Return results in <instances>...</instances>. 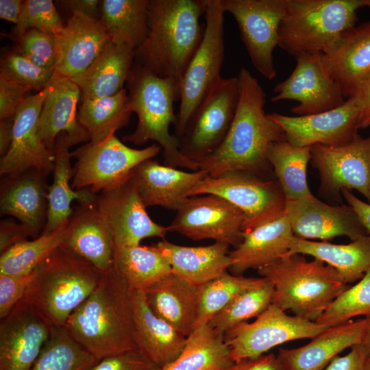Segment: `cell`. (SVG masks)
Here are the masks:
<instances>
[{
    "mask_svg": "<svg viewBox=\"0 0 370 370\" xmlns=\"http://www.w3.org/2000/svg\"><path fill=\"white\" fill-rule=\"evenodd\" d=\"M0 211L25 225L32 238L38 237L45 227L48 210L47 175L34 169L3 176Z\"/></svg>",
    "mask_w": 370,
    "mask_h": 370,
    "instance_id": "603a6c76",
    "label": "cell"
},
{
    "mask_svg": "<svg viewBox=\"0 0 370 370\" xmlns=\"http://www.w3.org/2000/svg\"><path fill=\"white\" fill-rule=\"evenodd\" d=\"M114 267L134 290L145 291L171 273L156 244L114 246Z\"/></svg>",
    "mask_w": 370,
    "mask_h": 370,
    "instance_id": "74e56055",
    "label": "cell"
},
{
    "mask_svg": "<svg viewBox=\"0 0 370 370\" xmlns=\"http://www.w3.org/2000/svg\"><path fill=\"white\" fill-rule=\"evenodd\" d=\"M295 235L285 212L277 218L243 232V240L230 251L232 274L241 275L284 257Z\"/></svg>",
    "mask_w": 370,
    "mask_h": 370,
    "instance_id": "4316f807",
    "label": "cell"
},
{
    "mask_svg": "<svg viewBox=\"0 0 370 370\" xmlns=\"http://www.w3.org/2000/svg\"><path fill=\"white\" fill-rule=\"evenodd\" d=\"M225 13L220 0H207L203 37L180 82V104L175 123L179 140L194 112L221 77Z\"/></svg>",
    "mask_w": 370,
    "mask_h": 370,
    "instance_id": "ba28073f",
    "label": "cell"
},
{
    "mask_svg": "<svg viewBox=\"0 0 370 370\" xmlns=\"http://www.w3.org/2000/svg\"><path fill=\"white\" fill-rule=\"evenodd\" d=\"M64 26L52 1L25 0L22 2L18 22L11 36L16 40L27 30L34 29L56 36Z\"/></svg>",
    "mask_w": 370,
    "mask_h": 370,
    "instance_id": "bcb514c9",
    "label": "cell"
},
{
    "mask_svg": "<svg viewBox=\"0 0 370 370\" xmlns=\"http://www.w3.org/2000/svg\"><path fill=\"white\" fill-rule=\"evenodd\" d=\"M75 145L65 133L60 134L54 148L53 182L49 187L48 210L45 227L42 233H49L64 227L73 212L71 202L79 204L92 202L97 195L88 190H75L69 182L73 176L71 153L69 149Z\"/></svg>",
    "mask_w": 370,
    "mask_h": 370,
    "instance_id": "836d02e7",
    "label": "cell"
},
{
    "mask_svg": "<svg viewBox=\"0 0 370 370\" xmlns=\"http://www.w3.org/2000/svg\"><path fill=\"white\" fill-rule=\"evenodd\" d=\"M341 195L355 211L367 234H370V204L360 199L350 190L343 189Z\"/></svg>",
    "mask_w": 370,
    "mask_h": 370,
    "instance_id": "9f6ffc18",
    "label": "cell"
},
{
    "mask_svg": "<svg viewBox=\"0 0 370 370\" xmlns=\"http://www.w3.org/2000/svg\"><path fill=\"white\" fill-rule=\"evenodd\" d=\"M225 12L235 18L251 64L262 76H276L273 51L286 0H220Z\"/></svg>",
    "mask_w": 370,
    "mask_h": 370,
    "instance_id": "4fadbf2b",
    "label": "cell"
},
{
    "mask_svg": "<svg viewBox=\"0 0 370 370\" xmlns=\"http://www.w3.org/2000/svg\"><path fill=\"white\" fill-rule=\"evenodd\" d=\"M127 106L138 116L134 132L123 139L136 145L153 140L162 149L164 164L174 168L199 169V164L185 157L180 140L169 128L176 123L173 104L180 100V82L162 78L134 63L127 79Z\"/></svg>",
    "mask_w": 370,
    "mask_h": 370,
    "instance_id": "277c9868",
    "label": "cell"
},
{
    "mask_svg": "<svg viewBox=\"0 0 370 370\" xmlns=\"http://www.w3.org/2000/svg\"><path fill=\"white\" fill-rule=\"evenodd\" d=\"M136 347L99 360L91 370H162Z\"/></svg>",
    "mask_w": 370,
    "mask_h": 370,
    "instance_id": "681fc988",
    "label": "cell"
},
{
    "mask_svg": "<svg viewBox=\"0 0 370 370\" xmlns=\"http://www.w3.org/2000/svg\"><path fill=\"white\" fill-rule=\"evenodd\" d=\"M261 278H246L229 273L221 276L198 288V309L195 327L207 324L238 295L257 284Z\"/></svg>",
    "mask_w": 370,
    "mask_h": 370,
    "instance_id": "ee69618b",
    "label": "cell"
},
{
    "mask_svg": "<svg viewBox=\"0 0 370 370\" xmlns=\"http://www.w3.org/2000/svg\"><path fill=\"white\" fill-rule=\"evenodd\" d=\"M14 116L0 122V155L3 156L9 150L13 133Z\"/></svg>",
    "mask_w": 370,
    "mask_h": 370,
    "instance_id": "94428289",
    "label": "cell"
},
{
    "mask_svg": "<svg viewBox=\"0 0 370 370\" xmlns=\"http://www.w3.org/2000/svg\"><path fill=\"white\" fill-rule=\"evenodd\" d=\"M88 143L71 152L76 159L71 186L75 190H88L95 195L127 181L134 169L151 159L162 148L153 144L141 149L125 145L114 135Z\"/></svg>",
    "mask_w": 370,
    "mask_h": 370,
    "instance_id": "9c48e42d",
    "label": "cell"
},
{
    "mask_svg": "<svg viewBox=\"0 0 370 370\" xmlns=\"http://www.w3.org/2000/svg\"><path fill=\"white\" fill-rule=\"evenodd\" d=\"M273 294L274 288L271 282L261 277L257 284L238 295L208 324L215 332L224 336L234 327L262 314L272 304Z\"/></svg>",
    "mask_w": 370,
    "mask_h": 370,
    "instance_id": "b9f144b4",
    "label": "cell"
},
{
    "mask_svg": "<svg viewBox=\"0 0 370 370\" xmlns=\"http://www.w3.org/2000/svg\"><path fill=\"white\" fill-rule=\"evenodd\" d=\"M30 90L29 88L0 74V120L14 117L26 98L25 93Z\"/></svg>",
    "mask_w": 370,
    "mask_h": 370,
    "instance_id": "816d5d0a",
    "label": "cell"
},
{
    "mask_svg": "<svg viewBox=\"0 0 370 370\" xmlns=\"http://www.w3.org/2000/svg\"><path fill=\"white\" fill-rule=\"evenodd\" d=\"M364 370H370V358L367 357L365 363Z\"/></svg>",
    "mask_w": 370,
    "mask_h": 370,
    "instance_id": "be15d7a7",
    "label": "cell"
},
{
    "mask_svg": "<svg viewBox=\"0 0 370 370\" xmlns=\"http://www.w3.org/2000/svg\"><path fill=\"white\" fill-rule=\"evenodd\" d=\"M53 328L33 306L21 300L0 321V370H30Z\"/></svg>",
    "mask_w": 370,
    "mask_h": 370,
    "instance_id": "d6986e66",
    "label": "cell"
},
{
    "mask_svg": "<svg viewBox=\"0 0 370 370\" xmlns=\"http://www.w3.org/2000/svg\"><path fill=\"white\" fill-rule=\"evenodd\" d=\"M132 288L113 267L69 317L64 328L97 360L136 347Z\"/></svg>",
    "mask_w": 370,
    "mask_h": 370,
    "instance_id": "3957f363",
    "label": "cell"
},
{
    "mask_svg": "<svg viewBox=\"0 0 370 370\" xmlns=\"http://www.w3.org/2000/svg\"><path fill=\"white\" fill-rule=\"evenodd\" d=\"M97 361L64 327H54L30 370H91Z\"/></svg>",
    "mask_w": 370,
    "mask_h": 370,
    "instance_id": "60d3db41",
    "label": "cell"
},
{
    "mask_svg": "<svg viewBox=\"0 0 370 370\" xmlns=\"http://www.w3.org/2000/svg\"><path fill=\"white\" fill-rule=\"evenodd\" d=\"M81 95L78 86L70 79L54 75L49 82L38 132L51 151L53 152L56 140L62 133L66 134L75 145L90 141L88 132L77 119V106Z\"/></svg>",
    "mask_w": 370,
    "mask_h": 370,
    "instance_id": "d4e9b609",
    "label": "cell"
},
{
    "mask_svg": "<svg viewBox=\"0 0 370 370\" xmlns=\"http://www.w3.org/2000/svg\"><path fill=\"white\" fill-rule=\"evenodd\" d=\"M365 318L328 328L306 345L280 349L278 356L287 370H325L339 353L362 342Z\"/></svg>",
    "mask_w": 370,
    "mask_h": 370,
    "instance_id": "f1b7e54d",
    "label": "cell"
},
{
    "mask_svg": "<svg viewBox=\"0 0 370 370\" xmlns=\"http://www.w3.org/2000/svg\"><path fill=\"white\" fill-rule=\"evenodd\" d=\"M55 69L41 68L14 49L3 53L0 74L31 90H42L49 84Z\"/></svg>",
    "mask_w": 370,
    "mask_h": 370,
    "instance_id": "7dc6e473",
    "label": "cell"
},
{
    "mask_svg": "<svg viewBox=\"0 0 370 370\" xmlns=\"http://www.w3.org/2000/svg\"><path fill=\"white\" fill-rule=\"evenodd\" d=\"M206 5L207 0H149V32L134 51V63L180 82L201 41Z\"/></svg>",
    "mask_w": 370,
    "mask_h": 370,
    "instance_id": "7a4b0ae2",
    "label": "cell"
},
{
    "mask_svg": "<svg viewBox=\"0 0 370 370\" xmlns=\"http://www.w3.org/2000/svg\"><path fill=\"white\" fill-rule=\"evenodd\" d=\"M207 175L202 169L186 172L149 159L134 169L131 178L146 207L177 211Z\"/></svg>",
    "mask_w": 370,
    "mask_h": 370,
    "instance_id": "cb8c5ba5",
    "label": "cell"
},
{
    "mask_svg": "<svg viewBox=\"0 0 370 370\" xmlns=\"http://www.w3.org/2000/svg\"><path fill=\"white\" fill-rule=\"evenodd\" d=\"M21 0H0V18L16 25L22 8Z\"/></svg>",
    "mask_w": 370,
    "mask_h": 370,
    "instance_id": "91938a15",
    "label": "cell"
},
{
    "mask_svg": "<svg viewBox=\"0 0 370 370\" xmlns=\"http://www.w3.org/2000/svg\"><path fill=\"white\" fill-rule=\"evenodd\" d=\"M131 301L136 347L162 368L180 355L186 336L152 311L143 291L132 289Z\"/></svg>",
    "mask_w": 370,
    "mask_h": 370,
    "instance_id": "83f0119b",
    "label": "cell"
},
{
    "mask_svg": "<svg viewBox=\"0 0 370 370\" xmlns=\"http://www.w3.org/2000/svg\"><path fill=\"white\" fill-rule=\"evenodd\" d=\"M94 201L73 210L62 245L104 273L114 267V243Z\"/></svg>",
    "mask_w": 370,
    "mask_h": 370,
    "instance_id": "484cf974",
    "label": "cell"
},
{
    "mask_svg": "<svg viewBox=\"0 0 370 370\" xmlns=\"http://www.w3.org/2000/svg\"><path fill=\"white\" fill-rule=\"evenodd\" d=\"M226 370H287L280 357L273 353L235 362Z\"/></svg>",
    "mask_w": 370,
    "mask_h": 370,
    "instance_id": "11a10c76",
    "label": "cell"
},
{
    "mask_svg": "<svg viewBox=\"0 0 370 370\" xmlns=\"http://www.w3.org/2000/svg\"><path fill=\"white\" fill-rule=\"evenodd\" d=\"M32 237L29 230L23 223H17L13 218L1 221L0 251L1 254L22 241Z\"/></svg>",
    "mask_w": 370,
    "mask_h": 370,
    "instance_id": "f5cc1de1",
    "label": "cell"
},
{
    "mask_svg": "<svg viewBox=\"0 0 370 370\" xmlns=\"http://www.w3.org/2000/svg\"><path fill=\"white\" fill-rule=\"evenodd\" d=\"M156 245L171 266V272L198 286L221 276L231 264L230 245L222 242L188 247L164 239Z\"/></svg>",
    "mask_w": 370,
    "mask_h": 370,
    "instance_id": "1f68e13d",
    "label": "cell"
},
{
    "mask_svg": "<svg viewBox=\"0 0 370 370\" xmlns=\"http://www.w3.org/2000/svg\"><path fill=\"white\" fill-rule=\"evenodd\" d=\"M284 212L294 235L301 238L328 241L347 236L352 241L368 235L348 204L332 206L312 195L286 201Z\"/></svg>",
    "mask_w": 370,
    "mask_h": 370,
    "instance_id": "44dd1931",
    "label": "cell"
},
{
    "mask_svg": "<svg viewBox=\"0 0 370 370\" xmlns=\"http://www.w3.org/2000/svg\"><path fill=\"white\" fill-rule=\"evenodd\" d=\"M15 41L14 49L18 53L41 68L56 69L58 53L54 35L32 29Z\"/></svg>",
    "mask_w": 370,
    "mask_h": 370,
    "instance_id": "c3c4849f",
    "label": "cell"
},
{
    "mask_svg": "<svg viewBox=\"0 0 370 370\" xmlns=\"http://www.w3.org/2000/svg\"><path fill=\"white\" fill-rule=\"evenodd\" d=\"M239 98L237 77H222L194 112L180 139L182 153L200 164L224 140L233 121Z\"/></svg>",
    "mask_w": 370,
    "mask_h": 370,
    "instance_id": "8fae6325",
    "label": "cell"
},
{
    "mask_svg": "<svg viewBox=\"0 0 370 370\" xmlns=\"http://www.w3.org/2000/svg\"><path fill=\"white\" fill-rule=\"evenodd\" d=\"M202 195L221 197L239 209L244 217L243 232L283 214L286 202L276 180L245 171H230L214 177L207 175L190 197Z\"/></svg>",
    "mask_w": 370,
    "mask_h": 370,
    "instance_id": "30bf717a",
    "label": "cell"
},
{
    "mask_svg": "<svg viewBox=\"0 0 370 370\" xmlns=\"http://www.w3.org/2000/svg\"><path fill=\"white\" fill-rule=\"evenodd\" d=\"M33 271L22 275H0V319L23 299Z\"/></svg>",
    "mask_w": 370,
    "mask_h": 370,
    "instance_id": "f907efd6",
    "label": "cell"
},
{
    "mask_svg": "<svg viewBox=\"0 0 370 370\" xmlns=\"http://www.w3.org/2000/svg\"><path fill=\"white\" fill-rule=\"evenodd\" d=\"M364 318L365 326L362 344L366 349L367 357L370 358V316Z\"/></svg>",
    "mask_w": 370,
    "mask_h": 370,
    "instance_id": "6125c7cd",
    "label": "cell"
},
{
    "mask_svg": "<svg viewBox=\"0 0 370 370\" xmlns=\"http://www.w3.org/2000/svg\"><path fill=\"white\" fill-rule=\"evenodd\" d=\"M301 254L285 256L258 269L273 286V304L284 311L317 321L349 286L330 265Z\"/></svg>",
    "mask_w": 370,
    "mask_h": 370,
    "instance_id": "8992f818",
    "label": "cell"
},
{
    "mask_svg": "<svg viewBox=\"0 0 370 370\" xmlns=\"http://www.w3.org/2000/svg\"><path fill=\"white\" fill-rule=\"evenodd\" d=\"M103 272L62 245L33 271L23 300L53 326L69 317L93 292Z\"/></svg>",
    "mask_w": 370,
    "mask_h": 370,
    "instance_id": "5b68a950",
    "label": "cell"
},
{
    "mask_svg": "<svg viewBox=\"0 0 370 370\" xmlns=\"http://www.w3.org/2000/svg\"><path fill=\"white\" fill-rule=\"evenodd\" d=\"M198 288L171 272L143 291L152 311L187 337L195 327Z\"/></svg>",
    "mask_w": 370,
    "mask_h": 370,
    "instance_id": "4dcf8cb0",
    "label": "cell"
},
{
    "mask_svg": "<svg viewBox=\"0 0 370 370\" xmlns=\"http://www.w3.org/2000/svg\"><path fill=\"white\" fill-rule=\"evenodd\" d=\"M295 57L290 75L274 88L271 101L294 100L291 108L297 116L323 112L341 106L346 100L320 53H303Z\"/></svg>",
    "mask_w": 370,
    "mask_h": 370,
    "instance_id": "5bb4252c",
    "label": "cell"
},
{
    "mask_svg": "<svg viewBox=\"0 0 370 370\" xmlns=\"http://www.w3.org/2000/svg\"><path fill=\"white\" fill-rule=\"evenodd\" d=\"M188 197L177 209L168 232H177L193 241L212 239L229 245L243 240L242 212L225 199L214 195Z\"/></svg>",
    "mask_w": 370,
    "mask_h": 370,
    "instance_id": "e0dca14e",
    "label": "cell"
},
{
    "mask_svg": "<svg viewBox=\"0 0 370 370\" xmlns=\"http://www.w3.org/2000/svg\"><path fill=\"white\" fill-rule=\"evenodd\" d=\"M308 255L333 267L349 284L360 280L370 269V234L348 244L313 241L295 236L286 256Z\"/></svg>",
    "mask_w": 370,
    "mask_h": 370,
    "instance_id": "e575fe53",
    "label": "cell"
},
{
    "mask_svg": "<svg viewBox=\"0 0 370 370\" xmlns=\"http://www.w3.org/2000/svg\"><path fill=\"white\" fill-rule=\"evenodd\" d=\"M56 38L58 59L54 75L66 79L84 71L111 41L101 20L77 11Z\"/></svg>",
    "mask_w": 370,
    "mask_h": 370,
    "instance_id": "7402d4cb",
    "label": "cell"
},
{
    "mask_svg": "<svg viewBox=\"0 0 370 370\" xmlns=\"http://www.w3.org/2000/svg\"><path fill=\"white\" fill-rule=\"evenodd\" d=\"M370 0H286L278 46L288 54L327 53L356 26Z\"/></svg>",
    "mask_w": 370,
    "mask_h": 370,
    "instance_id": "52a82bcc",
    "label": "cell"
},
{
    "mask_svg": "<svg viewBox=\"0 0 370 370\" xmlns=\"http://www.w3.org/2000/svg\"><path fill=\"white\" fill-rule=\"evenodd\" d=\"M360 112V98L356 93L341 106L323 112L295 116L277 112L268 115L293 145L336 147L351 142L358 135Z\"/></svg>",
    "mask_w": 370,
    "mask_h": 370,
    "instance_id": "2e32d148",
    "label": "cell"
},
{
    "mask_svg": "<svg viewBox=\"0 0 370 370\" xmlns=\"http://www.w3.org/2000/svg\"><path fill=\"white\" fill-rule=\"evenodd\" d=\"M134 51L110 41L84 71L70 79L79 88L82 101L112 96L122 90L134 63Z\"/></svg>",
    "mask_w": 370,
    "mask_h": 370,
    "instance_id": "d6a6232c",
    "label": "cell"
},
{
    "mask_svg": "<svg viewBox=\"0 0 370 370\" xmlns=\"http://www.w3.org/2000/svg\"><path fill=\"white\" fill-rule=\"evenodd\" d=\"M149 0H103L101 1V21L111 42L138 48L149 32Z\"/></svg>",
    "mask_w": 370,
    "mask_h": 370,
    "instance_id": "8d00e7d4",
    "label": "cell"
},
{
    "mask_svg": "<svg viewBox=\"0 0 370 370\" xmlns=\"http://www.w3.org/2000/svg\"><path fill=\"white\" fill-rule=\"evenodd\" d=\"M48 91L49 84L38 93L27 97L17 109L10 147L0 160L1 176L32 169L47 175L53 172L54 153L48 149L38 132L39 117Z\"/></svg>",
    "mask_w": 370,
    "mask_h": 370,
    "instance_id": "ffe728a7",
    "label": "cell"
},
{
    "mask_svg": "<svg viewBox=\"0 0 370 370\" xmlns=\"http://www.w3.org/2000/svg\"><path fill=\"white\" fill-rule=\"evenodd\" d=\"M367 355L362 343L351 347V351L343 356H337L325 370H364Z\"/></svg>",
    "mask_w": 370,
    "mask_h": 370,
    "instance_id": "db71d44e",
    "label": "cell"
},
{
    "mask_svg": "<svg viewBox=\"0 0 370 370\" xmlns=\"http://www.w3.org/2000/svg\"><path fill=\"white\" fill-rule=\"evenodd\" d=\"M310 162L320 177V190L341 199L343 189H354L370 204V136L358 135L336 147L311 146Z\"/></svg>",
    "mask_w": 370,
    "mask_h": 370,
    "instance_id": "9a60e30c",
    "label": "cell"
},
{
    "mask_svg": "<svg viewBox=\"0 0 370 370\" xmlns=\"http://www.w3.org/2000/svg\"><path fill=\"white\" fill-rule=\"evenodd\" d=\"M311 147L295 146L286 139L273 143L267 160L286 201L312 196L307 181V166L311 159Z\"/></svg>",
    "mask_w": 370,
    "mask_h": 370,
    "instance_id": "f35d334b",
    "label": "cell"
},
{
    "mask_svg": "<svg viewBox=\"0 0 370 370\" xmlns=\"http://www.w3.org/2000/svg\"><path fill=\"white\" fill-rule=\"evenodd\" d=\"M72 12H79L90 18L100 20L101 10L98 0H66L61 1Z\"/></svg>",
    "mask_w": 370,
    "mask_h": 370,
    "instance_id": "6f0895ef",
    "label": "cell"
},
{
    "mask_svg": "<svg viewBox=\"0 0 370 370\" xmlns=\"http://www.w3.org/2000/svg\"><path fill=\"white\" fill-rule=\"evenodd\" d=\"M324 325L291 316L271 304L253 322L241 323L224 334L234 362L256 358L284 343L313 338L327 329Z\"/></svg>",
    "mask_w": 370,
    "mask_h": 370,
    "instance_id": "7c38bea8",
    "label": "cell"
},
{
    "mask_svg": "<svg viewBox=\"0 0 370 370\" xmlns=\"http://www.w3.org/2000/svg\"><path fill=\"white\" fill-rule=\"evenodd\" d=\"M323 58L345 99L355 95L370 76V21L346 32Z\"/></svg>",
    "mask_w": 370,
    "mask_h": 370,
    "instance_id": "f546056e",
    "label": "cell"
},
{
    "mask_svg": "<svg viewBox=\"0 0 370 370\" xmlns=\"http://www.w3.org/2000/svg\"><path fill=\"white\" fill-rule=\"evenodd\" d=\"M370 316V269L358 282L342 292L316 321L328 328Z\"/></svg>",
    "mask_w": 370,
    "mask_h": 370,
    "instance_id": "f6af8a7d",
    "label": "cell"
},
{
    "mask_svg": "<svg viewBox=\"0 0 370 370\" xmlns=\"http://www.w3.org/2000/svg\"><path fill=\"white\" fill-rule=\"evenodd\" d=\"M66 227L42 233L30 241H22L1 253L0 275H22L33 271L62 244Z\"/></svg>",
    "mask_w": 370,
    "mask_h": 370,
    "instance_id": "7bdbcfd3",
    "label": "cell"
},
{
    "mask_svg": "<svg viewBox=\"0 0 370 370\" xmlns=\"http://www.w3.org/2000/svg\"><path fill=\"white\" fill-rule=\"evenodd\" d=\"M356 93L359 95L361 102L358 128L365 129L370 126V76Z\"/></svg>",
    "mask_w": 370,
    "mask_h": 370,
    "instance_id": "680465c9",
    "label": "cell"
},
{
    "mask_svg": "<svg viewBox=\"0 0 370 370\" xmlns=\"http://www.w3.org/2000/svg\"><path fill=\"white\" fill-rule=\"evenodd\" d=\"M95 204L112 236L114 246L140 245L146 238H164L167 227L153 221L131 177L97 195Z\"/></svg>",
    "mask_w": 370,
    "mask_h": 370,
    "instance_id": "ac0fdd59",
    "label": "cell"
},
{
    "mask_svg": "<svg viewBox=\"0 0 370 370\" xmlns=\"http://www.w3.org/2000/svg\"><path fill=\"white\" fill-rule=\"evenodd\" d=\"M127 98L123 88L112 96L82 101L77 119L88 132L90 142L101 141L128 124L132 112Z\"/></svg>",
    "mask_w": 370,
    "mask_h": 370,
    "instance_id": "ab89813d",
    "label": "cell"
},
{
    "mask_svg": "<svg viewBox=\"0 0 370 370\" xmlns=\"http://www.w3.org/2000/svg\"><path fill=\"white\" fill-rule=\"evenodd\" d=\"M239 98L230 128L223 143L199 164L210 177L245 171L263 177L269 163L267 153L275 142L286 139L281 127L264 111L265 92L246 68L237 75Z\"/></svg>",
    "mask_w": 370,
    "mask_h": 370,
    "instance_id": "6da1fadb",
    "label": "cell"
},
{
    "mask_svg": "<svg viewBox=\"0 0 370 370\" xmlns=\"http://www.w3.org/2000/svg\"><path fill=\"white\" fill-rule=\"evenodd\" d=\"M234 362L224 336L207 323L192 331L180 355L162 370H226Z\"/></svg>",
    "mask_w": 370,
    "mask_h": 370,
    "instance_id": "d590c367",
    "label": "cell"
}]
</instances>
